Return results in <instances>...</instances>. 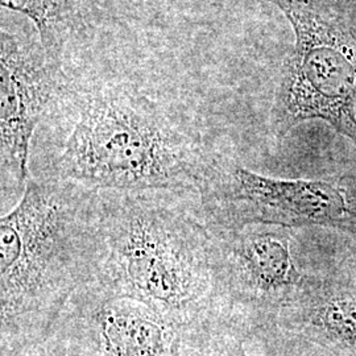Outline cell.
<instances>
[{"label": "cell", "instance_id": "cell-1", "mask_svg": "<svg viewBox=\"0 0 356 356\" xmlns=\"http://www.w3.org/2000/svg\"><path fill=\"white\" fill-rule=\"evenodd\" d=\"M103 292L200 330L223 327L216 236L197 191H101Z\"/></svg>", "mask_w": 356, "mask_h": 356}, {"label": "cell", "instance_id": "cell-2", "mask_svg": "<svg viewBox=\"0 0 356 356\" xmlns=\"http://www.w3.org/2000/svg\"><path fill=\"white\" fill-rule=\"evenodd\" d=\"M102 256L101 191L29 178L0 219L1 356L44 343L72 298L97 280Z\"/></svg>", "mask_w": 356, "mask_h": 356}, {"label": "cell", "instance_id": "cell-3", "mask_svg": "<svg viewBox=\"0 0 356 356\" xmlns=\"http://www.w3.org/2000/svg\"><path fill=\"white\" fill-rule=\"evenodd\" d=\"M200 134L139 91L104 88L78 118L51 178L98 191H200L216 166Z\"/></svg>", "mask_w": 356, "mask_h": 356}, {"label": "cell", "instance_id": "cell-4", "mask_svg": "<svg viewBox=\"0 0 356 356\" xmlns=\"http://www.w3.org/2000/svg\"><path fill=\"white\" fill-rule=\"evenodd\" d=\"M296 33L272 126L277 136L309 119H323L356 144V41L325 20L312 0H273Z\"/></svg>", "mask_w": 356, "mask_h": 356}, {"label": "cell", "instance_id": "cell-5", "mask_svg": "<svg viewBox=\"0 0 356 356\" xmlns=\"http://www.w3.org/2000/svg\"><path fill=\"white\" fill-rule=\"evenodd\" d=\"M198 194L214 232L242 229L245 223L338 226L350 216L343 193L329 182L276 179L239 165L216 164Z\"/></svg>", "mask_w": 356, "mask_h": 356}, {"label": "cell", "instance_id": "cell-6", "mask_svg": "<svg viewBox=\"0 0 356 356\" xmlns=\"http://www.w3.org/2000/svg\"><path fill=\"white\" fill-rule=\"evenodd\" d=\"M1 191L26 189L35 128L64 92L60 58L41 42L7 32L0 38Z\"/></svg>", "mask_w": 356, "mask_h": 356}, {"label": "cell", "instance_id": "cell-7", "mask_svg": "<svg viewBox=\"0 0 356 356\" xmlns=\"http://www.w3.org/2000/svg\"><path fill=\"white\" fill-rule=\"evenodd\" d=\"M69 305L90 356H204L216 331L179 325L139 301L103 292L94 282Z\"/></svg>", "mask_w": 356, "mask_h": 356}, {"label": "cell", "instance_id": "cell-8", "mask_svg": "<svg viewBox=\"0 0 356 356\" xmlns=\"http://www.w3.org/2000/svg\"><path fill=\"white\" fill-rule=\"evenodd\" d=\"M223 305L285 298L302 277L293 263L289 232L280 229L214 232Z\"/></svg>", "mask_w": 356, "mask_h": 356}, {"label": "cell", "instance_id": "cell-9", "mask_svg": "<svg viewBox=\"0 0 356 356\" xmlns=\"http://www.w3.org/2000/svg\"><path fill=\"white\" fill-rule=\"evenodd\" d=\"M3 8L26 15L38 28L40 42L60 58L65 38L73 24L76 0H0Z\"/></svg>", "mask_w": 356, "mask_h": 356}, {"label": "cell", "instance_id": "cell-10", "mask_svg": "<svg viewBox=\"0 0 356 356\" xmlns=\"http://www.w3.org/2000/svg\"><path fill=\"white\" fill-rule=\"evenodd\" d=\"M318 323L334 338L356 348V301H331L319 310Z\"/></svg>", "mask_w": 356, "mask_h": 356}, {"label": "cell", "instance_id": "cell-11", "mask_svg": "<svg viewBox=\"0 0 356 356\" xmlns=\"http://www.w3.org/2000/svg\"><path fill=\"white\" fill-rule=\"evenodd\" d=\"M204 356L248 355L243 347L242 341L236 335L225 330V327H219L211 334Z\"/></svg>", "mask_w": 356, "mask_h": 356}, {"label": "cell", "instance_id": "cell-12", "mask_svg": "<svg viewBox=\"0 0 356 356\" xmlns=\"http://www.w3.org/2000/svg\"><path fill=\"white\" fill-rule=\"evenodd\" d=\"M44 356H51V355H48V354H45V355H44Z\"/></svg>", "mask_w": 356, "mask_h": 356}]
</instances>
